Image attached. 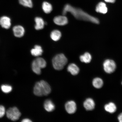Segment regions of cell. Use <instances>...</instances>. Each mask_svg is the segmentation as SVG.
Segmentation results:
<instances>
[{"instance_id": "6da1fadb", "label": "cell", "mask_w": 122, "mask_h": 122, "mask_svg": "<svg viewBox=\"0 0 122 122\" xmlns=\"http://www.w3.org/2000/svg\"><path fill=\"white\" fill-rule=\"evenodd\" d=\"M68 12H70L77 19L89 21L97 24L100 23L99 19L97 18L88 14L81 9L76 8L68 4L65 5L64 7L62 14L65 15Z\"/></svg>"}, {"instance_id": "7a4b0ae2", "label": "cell", "mask_w": 122, "mask_h": 122, "mask_svg": "<svg viewBox=\"0 0 122 122\" xmlns=\"http://www.w3.org/2000/svg\"><path fill=\"white\" fill-rule=\"evenodd\" d=\"M51 91L50 85L44 80L36 83L35 85L33 92L35 95L41 97L47 96L50 93Z\"/></svg>"}, {"instance_id": "3957f363", "label": "cell", "mask_w": 122, "mask_h": 122, "mask_svg": "<svg viewBox=\"0 0 122 122\" xmlns=\"http://www.w3.org/2000/svg\"><path fill=\"white\" fill-rule=\"evenodd\" d=\"M52 62L53 66L55 69L60 71L66 64L68 60L64 55L60 54L56 55L53 57Z\"/></svg>"}, {"instance_id": "277c9868", "label": "cell", "mask_w": 122, "mask_h": 122, "mask_svg": "<svg viewBox=\"0 0 122 122\" xmlns=\"http://www.w3.org/2000/svg\"><path fill=\"white\" fill-rule=\"evenodd\" d=\"M46 66V61L43 58L38 57L33 60L32 64V68L33 71L36 74H41V69L45 68Z\"/></svg>"}, {"instance_id": "5b68a950", "label": "cell", "mask_w": 122, "mask_h": 122, "mask_svg": "<svg viewBox=\"0 0 122 122\" xmlns=\"http://www.w3.org/2000/svg\"><path fill=\"white\" fill-rule=\"evenodd\" d=\"M8 118L13 121H16L19 119L21 116V113L16 107L9 108L6 112Z\"/></svg>"}, {"instance_id": "8992f818", "label": "cell", "mask_w": 122, "mask_h": 122, "mask_svg": "<svg viewBox=\"0 0 122 122\" xmlns=\"http://www.w3.org/2000/svg\"><path fill=\"white\" fill-rule=\"evenodd\" d=\"M103 69L105 72L110 74L114 72L116 68L115 62L111 59H107L104 61L103 64Z\"/></svg>"}, {"instance_id": "52a82bcc", "label": "cell", "mask_w": 122, "mask_h": 122, "mask_svg": "<svg viewBox=\"0 0 122 122\" xmlns=\"http://www.w3.org/2000/svg\"><path fill=\"white\" fill-rule=\"evenodd\" d=\"M65 108L66 110L68 113L72 114L76 112L77 109V106L75 102L71 101L66 103Z\"/></svg>"}, {"instance_id": "ba28073f", "label": "cell", "mask_w": 122, "mask_h": 122, "mask_svg": "<svg viewBox=\"0 0 122 122\" xmlns=\"http://www.w3.org/2000/svg\"><path fill=\"white\" fill-rule=\"evenodd\" d=\"M11 20L10 18L4 16L0 18V25L6 29L10 28L11 25Z\"/></svg>"}, {"instance_id": "9c48e42d", "label": "cell", "mask_w": 122, "mask_h": 122, "mask_svg": "<svg viewBox=\"0 0 122 122\" xmlns=\"http://www.w3.org/2000/svg\"><path fill=\"white\" fill-rule=\"evenodd\" d=\"M13 30L14 36L17 37H22L25 34V29L20 25L15 26L13 27Z\"/></svg>"}, {"instance_id": "30bf717a", "label": "cell", "mask_w": 122, "mask_h": 122, "mask_svg": "<svg viewBox=\"0 0 122 122\" xmlns=\"http://www.w3.org/2000/svg\"><path fill=\"white\" fill-rule=\"evenodd\" d=\"M55 24L63 26L68 23L67 18L64 16H59L56 17L53 19Z\"/></svg>"}, {"instance_id": "8fae6325", "label": "cell", "mask_w": 122, "mask_h": 122, "mask_svg": "<svg viewBox=\"0 0 122 122\" xmlns=\"http://www.w3.org/2000/svg\"><path fill=\"white\" fill-rule=\"evenodd\" d=\"M83 106L86 110L92 111L95 108V104L92 99L88 98L84 102Z\"/></svg>"}, {"instance_id": "7c38bea8", "label": "cell", "mask_w": 122, "mask_h": 122, "mask_svg": "<svg viewBox=\"0 0 122 122\" xmlns=\"http://www.w3.org/2000/svg\"><path fill=\"white\" fill-rule=\"evenodd\" d=\"M96 11L97 13L103 14L106 13L108 11V9L106 4L102 2H99L96 6Z\"/></svg>"}, {"instance_id": "4fadbf2b", "label": "cell", "mask_w": 122, "mask_h": 122, "mask_svg": "<svg viewBox=\"0 0 122 122\" xmlns=\"http://www.w3.org/2000/svg\"><path fill=\"white\" fill-rule=\"evenodd\" d=\"M68 72L73 75H76L78 74L80 69L74 63H71L68 65L67 68Z\"/></svg>"}, {"instance_id": "5bb4252c", "label": "cell", "mask_w": 122, "mask_h": 122, "mask_svg": "<svg viewBox=\"0 0 122 122\" xmlns=\"http://www.w3.org/2000/svg\"><path fill=\"white\" fill-rule=\"evenodd\" d=\"M35 20L36 23L35 27L36 30H41L44 28L45 22L41 18L36 17L35 18Z\"/></svg>"}, {"instance_id": "9a60e30c", "label": "cell", "mask_w": 122, "mask_h": 122, "mask_svg": "<svg viewBox=\"0 0 122 122\" xmlns=\"http://www.w3.org/2000/svg\"><path fill=\"white\" fill-rule=\"evenodd\" d=\"M43 51L40 46L36 45L32 49L30 53L32 55L35 57H39L42 54Z\"/></svg>"}, {"instance_id": "2e32d148", "label": "cell", "mask_w": 122, "mask_h": 122, "mask_svg": "<svg viewBox=\"0 0 122 122\" xmlns=\"http://www.w3.org/2000/svg\"><path fill=\"white\" fill-rule=\"evenodd\" d=\"M104 108L105 111L110 113H114L116 112L117 109L116 105L112 102L105 105Z\"/></svg>"}, {"instance_id": "e0dca14e", "label": "cell", "mask_w": 122, "mask_h": 122, "mask_svg": "<svg viewBox=\"0 0 122 122\" xmlns=\"http://www.w3.org/2000/svg\"><path fill=\"white\" fill-rule=\"evenodd\" d=\"M44 107L46 110L48 112H52L55 109L54 103L51 101L49 100L46 101L44 104Z\"/></svg>"}, {"instance_id": "ac0fdd59", "label": "cell", "mask_w": 122, "mask_h": 122, "mask_svg": "<svg viewBox=\"0 0 122 122\" xmlns=\"http://www.w3.org/2000/svg\"><path fill=\"white\" fill-rule=\"evenodd\" d=\"M92 85L94 87L97 89H100L103 86V81L100 78L96 77L92 81Z\"/></svg>"}, {"instance_id": "d6986e66", "label": "cell", "mask_w": 122, "mask_h": 122, "mask_svg": "<svg viewBox=\"0 0 122 122\" xmlns=\"http://www.w3.org/2000/svg\"><path fill=\"white\" fill-rule=\"evenodd\" d=\"M92 59L91 55L88 52H86L80 57L81 61L85 63H88L90 62Z\"/></svg>"}, {"instance_id": "ffe728a7", "label": "cell", "mask_w": 122, "mask_h": 122, "mask_svg": "<svg viewBox=\"0 0 122 122\" xmlns=\"http://www.w3.org/2000/svg\"><path fill=\"white\" fill-rule=\"evenodd\" d=\"M61 34L59 30H53L50 34V37L54 41H57L60 39Z\"/></svg>"}, {"instance_id": "44dd1931", "label": "cell", "mask_w": 122, "mask_h": 122, "mask_svg": "<svg viewBox=\"0 0 122 122\" xmlns=\"http://www.w3.org/2000/svg\"><path fill=\"white\" fill-rule=\"evenodd\" d=\"M42 8L46 14L50 13L52 10V7L51 4L46 1L43 3Z\"/></svg>"}, {"instance_id": "7402d4cb", "label": "cell", "mask_w": 122, "mask_h": 122, "mask_svg": "<svg viewBox=\"0 0 122 122\" xmlns=\"http://www.w3.org/2000/svg\"><path fill=\"white\" fill-rule=\"evenodd\" d=\"M20 4L24 6L29 8L32 7L33 4L32 0H19Z\"/></svg>"}, {"instance_id": "603a6c76", "label": "cell", "mask_w": 122, "mask_h": 122, "mask_svg": "<svg viewBox=\"0 0 122 122\" xmlns=\"http://www.w3.org/2000/svg\"><path fill=\"white\" fill-rule=\"evenodd\" d=\"M1 90L5 93H8L11 92L12 90V86L8 85H3L1 86Z\"/></svg>"}, {"instance_id": "cb8c5ba5", "label": "cell", "mask_w": 122, "mask_h": 122, "mask_svg": "<svg viewBox=\"0 0 122 122\" xmlns=\"http://www.w3.org/2000/svg\"><path fill=\"white\" fill-rule=\"evenodd\" d=\"M5 113V109L4 106H0V118L3 117Z\"/></svg>"}, {"instance_id": "d4e9b609", "label": "cell", "mask_w": 122, "mask_h": 122, "mask_svg": "<svg viewBox=\"0 0 122 122\" xmlns=\"http://www.w3.org/2000/svg\"><path fill=\"white\" fill-rule=\"evenodd\" d=\"M118 119L119 122H122V113L118 115Z\"/></svg>"}, {"instance_id": "484cf974", "label": "cell", "mask_w": 122, "mask_h": 122, "mask_svg": "<svg viewBox=\"0 0 122 122\" xmlns=\"http://www.w3.org/2000/svg\"><path fill=\"white\" fill-rule=\"evenodd\" d=\"M104 0L107 2L113 3L115 2L116 0Z\"/></svg>"}, {"instance_id": "4316f807", "label": "cell", "mask_w": 122, "mask_h": 122, "mask_svg": "<svg viewBox=\"0 0 122 122\" xmlns=\"http://www.w3.org/2000/svg\"><path fill=\"white\" fill-rule=\"evenodd\" d=\"M22 122H30L32 121L31 120H30L29 119L26 118L22 120Z\"/></svg>"}, {"instance_id": "83f0119b", "label": "cell", "mask_w": 122, "mask_h": 122, "mask_svg": "<svg viewBox=\"0 0 122 122\" xmlns=\"http://www.w3.org/2000/svg\"></svg>"}]
</instances>
